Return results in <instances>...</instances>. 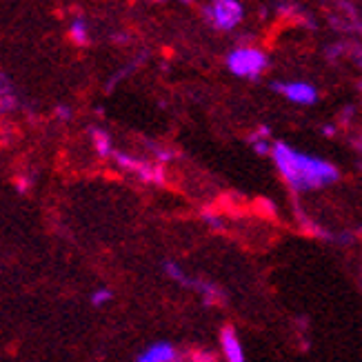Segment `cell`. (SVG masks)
<instances>
[{
    "label": "cell",
    "mask_w": 362,
    "mask_h": 362,
    "mask_svg": "<svg viewBox=\"0 0 362 362\" xmlns=\"http://www.w3.org/2000/svg\"><path fill=\"white\" fill-rule=\"evenodd\" d=\"M229 69L235 76H243V78H254L258 74H262V69L267 67V58L264 53L252 47H243V49H235L229 53Z\"/></svg>",
    "instance_id": "2"
},
{
    "label": "cell",
    "mask_w": 362,
    "mask_h": 362,
    "mask_svg": "<svg viewBox=\"0 0 362 362\" xmlns=\"http://www.w3.org/2000/svg\"><path fill=\"white\" fill-rule=\"evenodd\" d=\"M111 300V291L109 289H98L96 291V294L91 296V302L96 304V307H103L105 302H109Z\"/></svg>",
    "instance_id": "8"
},
{
    "label": "cell",
    "mask_w": 362,
    "mask_h": 362,
    "mask_svg": "<svg viewBox=\"0 0 362 362\" xmlns=\"http://www.w3.org/2000/svg\"><path fill=\"white\" fill-rule=\"evenodd\" d=\"M220 342H222V354H225L227 360L231 362H243L245 360V354H243V347H240V340L235 336L233 329H222L220 333Z\"/></svg>",
    "instance_id": "5"
},
{
    "label": "cell",
    "mask_w": 362,
    "mask_h": 362,
    "mask_svg": "<svg viewBox=\"0 0 362 362\" xmlns=\"http://www.w3.org/2000/svg\"><path fill=\"white\" fill-rule=\"evenodd\" d=\"M212 18L220 30H231V27H235L243 18L240 3L238 0H214Z\"/></svg>",
    "instance_id": "3"
},
{
    "label": "cell",
    "mask_w": 362,
    "mask_h": 362,
    "mask_svg": "<svg viewBox=\"0 0 362 362\" xmlns=\"http://www.w3.org/2000/svg\"><path fill=\"white\" fill-rule=\"evenodd\" d=\"M273 160H276L278 172H280L287 183L298 191L325 187L338 178L336 167L331 162L316 158V156L300 154V151L291 149L283 143L273 147Z\"/></svg>",
    "instance_id": "1"
},
{
    "label": "cell",
    "mask_w": 362,
    "mask_h": 362,
    "mask_svg": "<svg viewBox=\"0 0 362 362\" xmlns=\"http://www.w3.org/2000/svg\"><path fill=\"white\" fill-rule=\"evenodd\" d=\"M69 34H72V38L76 40V43H85V40H87V25H85V20H74Z\"/></svg>",
    "instance_id": "7"
},
{
    "label": "cell",
    "mask_w": 362,
    "mask_h": 362,
    "mask_svg": "<svg viewBox=\"0 0 362 362\" xmlns=\"http://www.w3.org/2000/svg\"><path fill=\"white\" fill-rule=\"evenodd\" d=\"M278 89H280L291 103H298V105H309L316 101V89L309 82H285V85H278Z\"/></svg>",
    "instance_id": "4"
},
{
    "label": "cell",
    "mask_w": 362,
    "mask_h": 362,
    "mask_svg": "<svg viewBox=\"0 0 362 362\" xmlns=\"http://www.w3.org/2000/svg\"><path fill=\"white\" fill-rule=\"evenodd\" d=\"M96 141H98V149H101V154H107L109 147H107V138H103L101 134H96Z\"/></svg>",
    "instance_id": "9"
},
{
    "label": "cell",
    "mask_w": 362,
    "mask_h": 362,
    "mask_svg": "<svg viewBox=\"0 0 362 362\" xmlns=\"http://www.w3.org/2000/svg\"><path fill=\"white\" fill-rule=\"evenodd\" d=\"M138 360L141 362H172V360H176V351L169 342H156V344H151L147 351H143Z\"/></svg>",
    "instance_id": "6"
}]
</instances>
